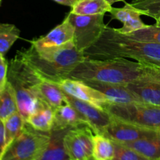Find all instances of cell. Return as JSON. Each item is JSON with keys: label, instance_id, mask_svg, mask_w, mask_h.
Instances as JSON below:
<instances>
[{"label": "cell", "instance_id": "19", "mask_svg": "<svg viewBox=\"0 0 160 160\" xmlns=\"http://www.w3.org/2000/svg\"><path fill=\"white\" fill-rule=\"evenodd\" d=\"M54 112L55 120L53 127L55 128H73L87 124L79 112L69 103L62 105Z\"/></svg>", "mask_w": 160, "mask_h": 160}, {"label": "cell", "instance_id": "21", "mask_svg": "<svg viewBox=\"0 0 160 160\" xmlns=\"http://www.w3.org/2000/svg\"><path fill=\"white\" fill-rule=\"evenodd\" d=\"M54 120V110L49 106H45L33 112L27 122L37 131L49 133L53 128Z\"/></svg>", "mask_w": 160, "mask_h": 160}, {"label": "cell", "instance_id": "37", "mask_svg": "<svg viewBox=\"0 0 160 160\" xmlns=\"http://www.w3.org/2000/svg\"><path fill=\"white\" fill-rule=\"evenodd\" d=\"M1 3H2V0H0V6H1Z\"/></svg>", "mask_w": 160, "mask_h": 160}, {"label": "cell", "instance_id": "40", "mask_svg": "<svg viewBox=\"0 0 160 160\" xmlns=\"http://www.w3.org/2000/svg\"><path fill=\"white\" fill-rule=\"evenodd\" d=\"M159 160H160V159H159Z\"/></svg>", "mask_w": 160, "mask_h": 160}, {"label": "cell", "instance_id": "34", "mask_svg": "<svg viewBox=\"0 0 160 160\" xmlns=\"http://www.w3.org/2000/svg\"><path fill=\"white\" fill-rule=\"evenodd\" d=\"M156 24L157 25V26L160 27V18L158 19V20H156Z\"/></svg>", "mask_w": 160, "mask_h": 160}, {"label": "cell", "instance_id": "30", "mask_svg": "<svg viewBox=\"0 0 160 160\" xmlns=\"http://www.w3.org/2000/svg\"><path fill=\"white\" fill-rule=\"evenodd\" d=\"M8 68L9 62L4 56L0 55V91L2 90L7 82Z\"/></svg>", "mask_w": 160, "mask_h": 160}, {"label": "cell", "instance_id": "11", "mask_svg": "<svg viewBox=\"0 0 160 160\" xmlns=\"http://www.w3.org/2000/svg\"><path fill=\"white\" fill-rule=\"evenodd\" d=\"M152 130L140 128L111 117L110 123L103 135L114 142L127 144L145 137Z\"/></svg>", "mask_w": 160, "mask_h": 160}, {"label": "cell", "instance_id": "20", "mask_svg": "<svg viewBox=\"0 0 160 160\" xmlns=\"http://www.w3.org/2000/svg\"><path fill=\"white\" fill-rule=\"evenodd\" d=\"M112 6L106 0H77L70 12L77 15H97L109 12Z\"/></svg>", "mask_w": 160, "mask_h": 160}, {"label": "cell", "instance_id": "13", "mask_svg": "<svg viewBox=\"0 0 160 160\" xmlns=\"http://www.w3.org/2000/svg\"><path fill=\"white\" fill-rule=\"evenodd\" d=\"M109 13L112 19L119 20L123 23L122 28H116L120 34H128L147 26V24H145L141 19L142 12L138 9L133 6L131 3L125 2V5L123 7H112Z\"/></svg>", "mask_w": 160, "mask_h": 160}, {"label": "cell", "instance_id": "33", "mask_svg": "<svg viewBox=\"0 0 160 160\" xmlns=\"http://www.w3.org/2000/svg\"><path fill=\"white\" fill-rule=\"evenodd\" d=\"M106 1H107L112 6V5H113L114 3L118 2H125V0H106Z\"/></svg>", "mask_w": 160, "mask_h": 160}, {"label": "cell", "instance_id": "2", "mask_svg": "<svg viewBox=\"0 0 160 160\" xmlns=\"http://www.w3.org/2000/svg\"><path fill=\"white\" fill-rule=\"evenodd\" d=\"M84 53L90 59L130 58L141 62H160V44L130 38L107 26L101 37Z\"/></svg>", "mask_w": 160, "mask_h": 160}, {"label": "cell", "instance_id": "1", "mask_svg": "<svg viewBox=\"0 0 160 160\" xmlns=\"http://www.w3.org/2000/svg\"><path fill=\"white\" fill-rule=\"evenodd\" d=\"M17 54L45 81L59 84L69 78L73 70L87 57L73 42L58 47L37 48L31 45Z\"/></svg>", "mask_w": 160, "mask_h": 160}, {"label": "cell", "instance_id": "3", "mask_svg": "<svg viewBox=\"0 0 160 160\" xmlns=\"http://www.w3.org/2000/svg\"><path fill=\"white\" fill-rule=\"evenodd\" d=\"M144 64L124 58L95 59L87 58L69 78L82 81H95L109 84H128L143 79Z\"/></svg>", "mask_w": 160, "mask_h": 160}, {"label": "cell", "instance_id": "4", "mask_svg": "<svg viewBox=\"0 0 160 160\" xmlns=\"http://www.w3.org/2000/svg\"><path fill=\"white\" fill-rule=\"evenodd\" d=\"M7 81L13 88L18 111L26 122L33 112L47 106L39 94L43 79L17 54L9 62Z\"/></svg>", "mask_w": 160, "mask_h": 160}, {"label": "cell", "instance_id": "35", "mask_svg": "<svg viewBox=\"0 0 160 160\" xmlns=\"http://www.w3.org/2000/svg\"><path fill=\"white\" fill-rule=\"evenodd\" d=\"M153 63H155V64H156V65H158V66H159V67H160V62H153Z\"/></svg>", "mask_w": 160, "mask_h": 160}, {"label": "cell", "instance_id": "22", "mask_svg": "<svg viewBox=\"0 0 160 160\" xmlns=\"http://www.w3.org/2000/svg\"><path fill=\"white\" fill-rule=\"evenodd\" d=\"M17 112L19 111L15 92L7 81L2 90L0 91V120L5 121Z\"/></svg>", "mask_w": 160, "mask_h": 160}, {"label": "cell", "instance_id": "16", "mask_svg": "<svg viewBox=\"0 0 160 160\" xmlns=\"http://www.w3.org/2000/svg\"><path fill=\"white\" fill-rule=\"evenodd\" d=\"M152 160L160 159V129H153L148 135L135 142L123 144Z\"/></svg>", "mask_w": 160, "mask_h": 160}, {"label": "cell", "instance_id": "27", "mask_svg": "<svg viewBox=\"0 0 160 160\" xmlns=\"http://www.w3.org/2000/svg\"><path fill=\"white\" fill-rule=\"evenodd\" d=\"M113 142L114 156L112 160H152L123 144Z\"/></svg>", "mask_w": 160, "mask_h": 160}, {"label": "cell", "instance_id": "29", "mask_svg": "<svg viewBox=\"0 0 160 160\" xmlns=\"http://www.w3.org/2000/svg\"><path fill=\"white\" fill-rule=\"evenodd\" d=\"M144 64V70L145 76L144 81H151L160 85V67L153 63V62H145Z\"/></svg>", "mask_w": 160, "mask_h": 160}, {"label": "cell", "instance_id": "36", "mask_svg": "<svg viewBox=\"0 0 160 160\" xmlns=\"http://www.w3.org/2000/svg\"><path fill=\"white\" fill-rule=\"evenodd\" d=\"M133 1H135V2H138V1H142V0H133Z\"/></svg>", "mask_w": 160, "mask_h": 160}, {"label": "cell", "instance_id": "9", "mask_svg": "<svg viewBox=\"0 0 160 160\" xmlns=\"http://www.w3.org/2000/svg\"><path fill=\"white\" fill-rule=\"evenodd\" d=\"M65 102L75 108L95 134H104L111 121V116L107 111L78 99L67 93H65Z\"/></svg>", "mask_w": 160, "mask_h": 160}, {"label": "cell", "instance_id": "28", "mask_svg": "<svg viewBox=\"0 0 160 160\" xmlns=\"http://www.w3.org/2000/svg\"><path fill=\"white\" fill-rule=\"evenodd\" d=\"M131 4L138 9L142 12V15L148 16L156 20L160 18V0L132 1Z\"/></svg>", "mask_w": 160, "mask_h": 160}, {"label": "cell", "instance_id": "38", "mask_svg": "<svg viewBox=\"0 0 160 160\" xmlns=\"http://www.w3.org/2000/svg\"><path fill=\"white\" fill-rule=\"evenodd\" d=\"M89 160H95V159H92V158H91V159H89Z\"/></svg>", "mask_w": 160, "mask_h": 160}, {"label": "cell", "instance_id": "7", "mask_svg": "<svg viewBox=\"0 0 160 160\" xmlns=\"http://www.w3.org/2000/svg\"><path fill=\"white\" fill-rule=\"evenodd\" d=\"M104 16L105 14L83 16L69 12L67 17L74 28L73 43L79 51L84 52L101 37L107 28Z\"/></svg>", "mask_w": 160, "mask_h": 160}, {"label": "cell", "instance_id": "39", "mask_svg": "<svg viewBox=\"0 0 160 160\" xmlns=\"http://www.w3.org/2000/svg\"><path fill=\"white\" fill-rule=\"evenodd\" d=\"M67 160H70V159H67Z\"/></svg>", "mask_w": 160, "mask_h": 160}, {"label": "cell", "instance_id": "5", "mask_svg": "<svg viewBox=\"0 0 160 160\" xmlns=\"http://www.w3.org/2000/svg\"><path fill=\"white\" fill-rule=\"evenodd\" d=\"M50 141V132H42L25 123L21 133L5 149L1 160H38Z\"/></svg>", "mask_w": 160, "mask_h": 160}, {"label": "cell", "instance_id": "10", "mask_svg": "<svg viewBox=\"0 0 160 160\" xmlns=\"http://www.w3.org/2000/svg\"><path fill=\"white\" fill-rule=\"evenodd\" d=\"M65 93L99 109L106 110L111 104L102 93L88 85L84 81L67 78L58 84Z\"/></svg>", "mask_w": 160, "mask_h": 160}, {"label": "cell", "instance_id": "18", "mask_svg": "<svg viewBox=\"0 0 160 160\" xmlns=\"http://www.w3.org/2000/svg\"><path fill=\"white\" fill-rule=\"evenodd\" d=\"M39 94L42 101L54 111L66 104L65 92L56 83L43 80L39 85Z\"/></svg>", "mask_w": 160, "mask_h": 160}, {"label": "cell", "instance_id": "32", "mask_svg": "<svg viewBox=\"0 0 160 160\" xmlns=\"http://www.w3.org/2000/svg\"><path fill=\"white\" fill-rule=\"evenodd\" d=\"M56 2L59 3L60 5H63V6H70V7H72L73 6L75 2H76L77 0H53Z\"/></svg>", "mask_w": 160, "mask_h": 160}, {"label": "cell", "instance_id": "15", "mask_svg": "<svg viewBox=\"0 0 160 160\" xmlns=\"http://www.w3.org/2000/svg\"><path fill=\"white\" fill-rule=\"evenodd\" d=\"M70 128H59L53 127L50 131V141L46 149L38 160L69 159L64 146V138Z\"/></svg>", "mask_w": 160, "mask_h": 160}, {"label": "cell", "instance_id": "23", "mask_svg": "<svg viewBox=\"0 0 160 160\" xmlns=\"http://www.w3.org/2000/svg\"><path fill=\"white\" fill-rule=\"evenodd\" d=\"M114 152L115 149L112 141L103 134H94L92 159L95 160H112L114 156Z\"/></svg>", "mask_w": 160, "mask_h": 160}, {"label": "cell", "instance_id": "24", "mask_svg": "<svg viewBox=\"0 0 160 160\" xmlns=\"http://www.w3.org/2000/svg\"><path fill=\"white\" fill-rule=\"evenodd\" d=\"M20 31L12 23H0V55L6 56L11 47L20 38Z\"/></svg>", "mask_w": 160, "mask_h": 160}, {"label": "cell", "instance_id": "25", "mask_svg": "<svg viewBox=\"0 0 160 160\" xmlns=\"http://www.w3.org/2000/svg\"><path fill=\"white\" fill-rule=\"evenodd\" d=\"M4 122L6 147L21 133L24 127L25 120L19 112H15Z\"/></svg>", "mask_w": 160, "mask_h": 160}, {"label": "cell", "instance_id": "12", "mask_svg": "<svg viewBox=\"0 0 160 160\" xmlns=\"http://www.w3.org/2000/svg\"><path fill=\"white\" fill-rule=\"evenodd\" d=\"M73 38L74 28L70 20L66 17L60 24L53 28L46 35L33 39L30 41V43L37 48L58 47L70 42H73Z\"/></svg>", "mask_w": 160, "mask_h": 160}, {"label": "cell", "instance_id": "8", "mask_svg": "<svg viewBox=\"0 0 160 160\" xmlns=\"http://www.w3.org/2000/svg\"><path fill=\"white\" fill-rule=\"evenodd\" d=\"M94 134V131L87 124L70 128L64 138V146L69 159H90L92 156Z\"/></svg>", "mask_w": 160, "mask_h": 160}, {"label": "cell", "instance_id": "17", "mask_svg": "<svg viewBox=\"0 0 160 160\" xmlns=\"http://www.w3.org/2000/svg\"><path fill=\"white\" fill-rule=\"evenodd\" d=\"M128 88L143 103L160 106V85L151 81H136L127 84Z\"/></svg>", "mask_w": 160, "mask_h": 160}, {"label": "cell", "instance_id": "6", "mask_svg": "<svg viewBox=\"0 0 160 160\" xmlns=\"http://www.w3.org/2000/svg\"><path fill=\"white\" fill-rule=\"evenodd\" d=\"M111 117L147 129H160V106L143 102L111 103L106 109Z\"/></svg>", "mask_w": 160, "mask_h": 160}, {"label": "cell", "instance_id": "31", "mask_svg": "<svg viewBox=\"0 0 160 160\" xmlns=\"http://www.w3.org/2000/svg\"><path fill=\"white\" fill-rule=\"evenodd\" d=\"M6 148V136H5L4 122L0 120V160L2 159L5 149Z\"/></svg>", "mask_w": 160, "mask_h": 160}, {"label": "cell", "instance_id": "26", "mask_svg": "<svg viewBox=\"0 0 160 160\" xmlns=\"http://www.w3.org/2000/svg\"><path fill=\"white\" fill-rule=\"evenodd\" d=\"M125 35L140 42L160 44V27L156 24L147 25L145 28Z\"/></svg>", "mask_w": 160, "mask_h": 160}, {"label": "cell", "instance_id": "14", "mask_svg": "<svg viewBox=\"0 0 160 160\" xmlns=\"http://www.w3.org/2000/svg\"><path fill=\"white\" fill-rule=\"evenodd\" d=\"M88 85L99 91L112 104H127L142 102L130 90L127 84H109L95 81H84Z\"/></svg>", "mask_w": 160, "mask_h": 160}]
</instances>
